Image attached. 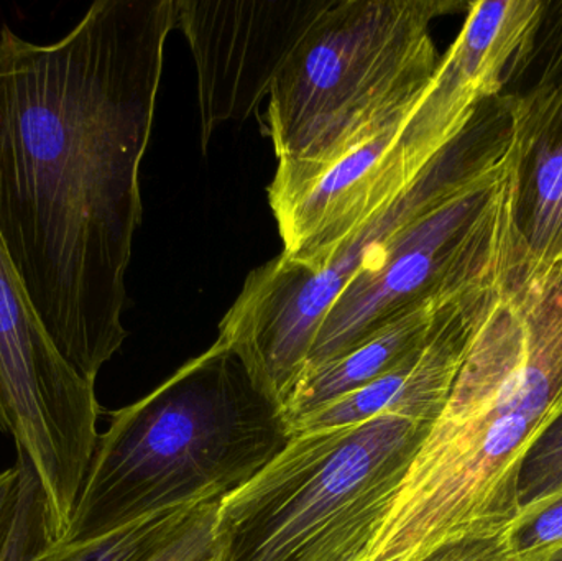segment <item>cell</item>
Instances as JSON below:
<instances>
[{"label":"cell","mask_w":562,"mask_h":561,"mask_svg":"<svg viewBox=\"0 0 562 561\" xmlns=\"http://www.w3.org/2000/svg\"><path fill=\"white\" fill-rule=\"evenodd\" d=\"M94 385L56 348L0 240V430L38 476L55 543L98 445Z\"/></svg>","instance_id":"cell-7"},{"label":"cell","mask_w":562,"mask_h":561,"mask_svg":"<svg viewBox=\"0 0 562 561\" xmlns=\"http://www.w3.org/2000/svg\"><path fill=\"white\" fill-rule=\"evenodd\" d=\"M20 493L19 464L0 473V556L9 539L13 519H15L16 503Z\"/></svg>","instance_id":"cell-19"},{"label":"cell","mask_w":562,"mask_h":561,"mask_svg":"<svg viewBox=\"0 0 562 561\" xmlns=\"http://www.w3.org/2000/svg\"><path fill=\"white\" fill-rule=\"evenodd\" d=\"M515 559H531L562 543V491L521 513L507 530Z\"/></svg>","instance_id":"cell-16"},{"label":"cell","mask_w":562,"mask_h":561,"mask_svg":"<svg viewBox=\"0 0 562 561\" xmlns=\"http://www.w3.org/2000/svg\"><path fill=\"white\" fill-rule=\"evenodd\" d=\"M468 293L418 306L393 319L349 351L304 371L281 407L288 428L300 418L366 388L402 364L429 341L449 310Z\"/></svg>","instance_id":"cell-12"},{"label":"cell","mask_w":562,"mask_h":561,"mask_svg":"<svg viewBox=\"0 0 562 561\" xmlns=\"http://www.w3.org/2000/svg\"><path fill=\"white\" fill-rule=\"evenodd\" d=\"M507 269L497 279L459 300L429 341L402 364L366 388L294 422L290 434L350 427L383 415L432 424L445 408L472 335L491 308Z\"/></svg>","instance_id":"cell-11"},{"label":"cell","mask_w":562,"mask_h":561,"mask_svg":"<svg viewBox=\"0 0 562 561\" xmlns=\"http://www.w3.org/2000/svg\"><path fill=\"white\" fill-rule=\"evenodd\" d=\"M111 415L58 543L221 501L254 480L291 438L279 405L220 341Z\"/></svg>","instance_id":"cell-3"},{"label":"cell","mask_w":562,"mask_h":561,"mask_svg":"<svg viewBox=\"0 0 562 561\" xmlns=\"http://www.w3.org/2000/svg\"><path fill=\"white\" fill-rule=\"evenodd\" d=\"M562 412V257L525 254L502 277L439 417L362 561H419L507 532L535 441Z\"/></svg>","instance_id":"cell-2"},{"label":"cell","mask_w":562,"mask_h":561,"mask_svg":"<svg viewBox=\"0 0 562 561\" xmlns=\"http://www.w3.org/2000/svg\"><path fill=\"white\" fill-rule=\"evenodd\" d=\"M20 493L15 519L0 561H38L55 543L49 527L48 506L38 476L30 461L19 453Z\"/></svg>","instance_id":"cell-14"},{"label":"cell","mask_w":562,"mask_h":561,"mask_svg":"<svg viewBox=\"0 0 562 561\" xmlns=\"http://www.w3.org/2000/svg\"><path fill=\"white\" fill-rule=\"evenodd\" d=\"M507 532L487 537H469L458 542L442 546L441 549L419 561H512Z\"/></svg>","instance_id":"cell-18"},{"label":"cell","mask_w":562,"mask_h":561,"mask_svg":"<svg viewBox=\"0 0 562 561\" xmlns=\"http://www.w3.org/2000/svg\"><path fill=\"white\" fill-rule=\"evenodd\" d=\"M562 491V412L525 457L518 480L520 514ZM518 514V516H520Z\"/></svg>","instance_id":"cell-15"},{"label":"cell","mask_w":562,"mask_h":561,"mask_svg":"<svg viewBox=\"0 0 562 561\" xmlns=\"http://www.w3.org/2000/svg\"><path fill=\"white\" fill-rule=\"evenodd\" d=\"M514 194L515 147L507 164L446 200L436 178H419L317 270L340 296L317 329L304 371L418 306L497 279L521 253Z\"/></svg>","instance_id":"cell-4"},{"label":"cell","mask_w":562,"mask_h":561,"mask_svg":"<svg viewBox=\"0 0 562 561\" xmlns=\"http://www.w3.org/2000/svg\"><path fill=\"white\" fill-rule=\"evenodd\" d=\"M196 507L151 514L82 542L53 543L38 561H147L180 530Z\"/></svg>","instance_id":"cell-13"},{"label":"cell","mask_w":562,"mask_h":561,"mask_svg":"<svg viewBox=\"0 0 562 561\" xmlns=\"http://www.w3.org/2000/svg\"><path fill=\"white\" fill-rule=\"evenodd\" d=\"M547 0L469 3L461 32L403 119L398 145L416 175L451 147L479 109L497 98L543 16Z\"/></svg>","instance_id":"cell-9"},{"label":"cell","mask_w":562,"mask_h":561,"mask_svg":"<svg viewBox=\"0 0 562 561\" xmlns=\"http://www.w3.org/2000/svg\"><path fill=\"white\" fill-rule=\"evenodd\" d=\"M220 501L200 504L177 534L147 561L216 560V516Z\"/></svg>","instance_id":"cell-17"},{"label":"cell","mask_w":562,"mask_h":561,"mask_svg":"<svg viewBox=\"0 0 562 561\" xmlns=\"http://www.w3.org/2000/svg\"><path fill=\"white\" fill-rule=\"evenodd\" d=\"M431 425L383 415L291 435L220 501L214 561H362Z\"/></svg>","instance_id":"cell-6"},{"label":"cell","mask_w":562,"mask_h":561,"mask_svg":"<svg viewBox=\"0 0 562 561\" xmlns=\"http://www.w3.org/2000/svg\"><path fill=\"white\" fill-rule=\"evenodd\" d=\"M333 0H175L198 76L201 144L247 121Z\"/></svg>","instance_id":"cell-8"},{"label":"cell","mask_w":562,"mask_h":561,"mask_svg":"<svg viewBox=\"0 0 562 561\" xmlns=\"http://www.w3.org/2000/svg\"><path fill=\"white\" fill-rule=\"evenodd\" d=\"M175 0H98L61 38L0 30V240L88 381L122 348Z\"/></svg>","instance_id":"cell-1"},{"label":"cell","mask_w":562,"mask_h":561,"mask_svg":"<svg viewBox=\"0 0 562 561\" xmlns=\"http://www.w3.org/2000/svg\"><path fill=\"white\" fill-rule=\"evenodd\" d=\"M469 3L333 0L270 92L277 173L327 167L405 119L441 58L432 22Z\"/></svg>","instance_id":"cell-5"},{"label":"cell","mask_w":562,"mask_h":561,"mask_svg":"<svg viewBox=\"0 0 562 561\" xmlns=\"http://www.w3.org/2000/svg\"><path fill=\"white\" fill-rule=\"evenodd\" d=\"M512 561H562V543L561 546L553 547V549L547 550V552L538 553V556L531 557V559H515Z\"/></svg>","instance_id":"cell-20"},{"label":"cell","mask_w":562,"mask_h":561,"mask_svg":"<svg viewBox=\"0 0 562 561\" xmlns=\"http://www.w3.org/2000/svg\"><path fill=\"white\" fill-rule=\"evenodd\" d=\"M515 119V231L525 256L562 257V0L543 16L508 76Z\"/></svg>","instance_id":"cell-10"}]
</instances>
